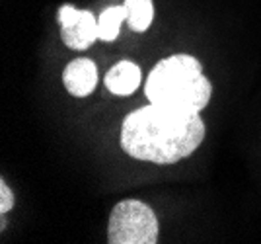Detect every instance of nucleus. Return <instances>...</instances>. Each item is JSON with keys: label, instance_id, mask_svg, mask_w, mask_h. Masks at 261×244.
Returning a JSON list of instances; mask_svg holds the SVG:
<instances>
[{"label": "nucleus", "instance_id": "1", "mask_svg": "<svg viewBox=\"0 0 261 244\" xmlns=\"http://www.w3.org/2000/svg\"><path fill=\"white\" fill-rule=\"evenodd\" d=\"M205 139V123L197 111L148 104L125 117L121 147L129 156L154 164H174L193 155Z\"/></svg>", "mask_w": 261, "mask_h": 244}, {"label": "nucleus", "instance_id": "2", "mask_svg": "<svg viewBox=\"0 0 261 244\" xmlns=\"http://www.w3.org/2000/svg\"><path fill=\"white\" fill-rule=\"evenodd\" d=\"M144 92L150 104L199 113L211 100L213 88L195 57L174 55L152 68Z\"/></svg>", "mask_w": 261, "mask_h": 244}, {"label": "nucleus", "instance_id": "3", "mask_svg": "<svg viewBox=\"0 0 261 244\" xmlns=\"http://www.w3.org/2000/svg\"><path fill=\"white\" fill-rule=\"evenodd\" d=\"M156 240L158 219L146 203L125 200L115 205L108 225L109 244H154Z\"/></svg>", "mask_w": 261, "mask_h": 244}, {"label": "nucleus", "instance_id": "4", "mask_svg": "<svg viewBox=\"0 0 261 244\" xmlns=\"http://www.w3.org/2000/svg\"><path fill=\"white\" fill-rule=\"evenodd\" d=\"M59 23H61V37L66 47L70 49H88L96 39H99L98 20L90 10H76L74 6L65 4L59 10Z\"/></svg>", "mask_w": 261, "mask_h": 244}, {"label": "nucleus", "instance_id": "5", "mask_svg": "<svg viewBox=\"0 0 261 244\" xmlns=\"http://www.w3.org/2000/svg\"><path fill=\"white\" fill-rule=\"evenodd\" d=\"M63 82H65V88L72 96H76V98L90 96L96 88V84H98L96 63L86 59V57L74 59L72 63L66 65L65 72H63Z\"/></svg>", "mask_w": 261, "mask_h": 244}, {"label": "nucleus", "instance_id": "6", "mask_svg": "<svg viewBox=\"0 0 261 244\" xmlns=\"http://www.w3.org/2000/svg\"><path fill=\"white\" fill-rule=\"evenodd\" d=\"M141 84V68L130 61H121L106 75V88L117 96H129Z\"/></svg>", "mask_w": 261, "mask_h": 244}, {"label": "nucleus", "instance_id": "7", "mask_svg": "<svg viewBox=\"0 0 261 244\" xmlns=\"http://www.w3.org/2000/svg\"><path fill=\"white\" fill-rule=\"evenodd\" d=\"M127 23L133 32H146L154 20V4L152 0H125Z\"/></svg>", "mask_w": 261, "mask_h": 244}, {"label": "nucleus", "instance_id": "8", "mask_svg": "<svg viewBox=\"0 0 261 244\" xmlns=\"http://www.w3.org/2000/svg\"><path fill=\"white\" fill-rule=\"evenodd\" d=\"M123 22H127L125 6H109V8H106L98 18L99 39L101 41H115Z\"/></svg>", "mask_w": 261, "mask_h": 244}, {"label": "nucleus", "instance_id": "9", "mask_svg": "<svg viewBox=\"0 0 261 244\" xmlns=\"http://www.w3.org/2000/svg\"><path fill=\"white\" fill-rule=\"evenodd\" d=\"M14 207V196H12L10 188L6 186L4 180H0V211L6 213Z\"/></svg>", "mask_w": 261, "mask_h": 244}]
</instances>
